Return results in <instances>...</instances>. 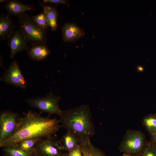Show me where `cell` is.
Listing matches in <instances>:
<instances>
[{"mask_svg": "<svg viewBox=\"0 0 156 156\" xmlns=\"http://www.w3.org/2000/svg\"><path fill=\"white\" fill-rule=\"evenodd\" d=\"M19 127L11 137L0 143V147L15 144L24 140L32 138H44L55 135L61 127L56 118L44 117L36 113L29 111L23 113Z\"/></svg>", "mask_w": 156, "mask_h": 156, "instance_id": "6da1fadb", "label": "cell"}, {"mask_svg": "<svg viewBox=\"0 0 156 156\" xmlns=\"http://www.w3.org/2000/svg\"><path fill=\"white\" fill-rule=\"evenodd\" d=\"M59 116L61 127L75 136L80 143L90 140L94 135L95 127L87 105L62 111Z\"/></svg>", "mask_w": 156, "mask_h": 156, "instance_id": "7a4b0ae2", "label": "cell"}, {"mask_svg": "<svg viewBox=\"0 0 156 156\" xmlns=\"http://www.w3.org/2000/svg\"><path fill=\"white\" fill-rule=\"evenodd\" d=\"M150 144V142L147 141L144 134L141 131L128 130L118 149L123 153H128L133 156H141Z\"/></svg>", "mask_w": 156, "mask_h": 156, "instance_id": "3957f363", "label": "cell"}, {"mask_svg": "<svg viewBox=\"0 0 156 156\" xmlns=\"http://www.w3.org/2000/svg\"><path fill=\"white\" fill-rule=\"evenodd\" d=\"M18 18L19 29L28 43L31 46L46 43L47 40V30L37 25L26 13Z\"/></svg>", "mask_w": 156, "mask_h": 156, "instance_id": "277c9868", "label": "cell"}, {"mask_svg": "<svg viewBox=\"0 0 156 156\" xmlns=\"http://www.w3.org/2000/svg\"><path fill=\"white\" fill-rule=\"evenodd\" d=\"M60 100V96L54 95L51 91L43 97L27 99L26 101L31 107L38 109L40 111V114L46 112L49 117L54 114L60 116L62 113V111L58 105Z\"/></svg>", "mask_w": 156, "mask_h": 156, "instance_id": "5b68a950", "label": "cell"}, {"mask_svg": "<svg viewBox=\"0 0 156 156\" xmlns=\"http://www.w3.org/2000/svg\"><path fill=\"white\" fill-rule=\"evenodd\" d=\"M21 117L16 113L9 110L2 112L0 115V143L12 136L20 124Z\"/></svg>", "mask_w": 156, "mask_h": 156, "instance_id": "8992f818", "label": "cell"}, {"mask_svg": "<svg viewBox=\"0 0 156 156\" xmlns=\"http://www.w3.org/2000/svg\"><path fill=\"white\" fill-rule=\"evenodd\" d=\"M52 136L42 138L38 142L34 154L39 156H62L65 154L61 141Z\"/></svg>", "mask_w": 156, "mask_h": 156, "instance_id": "52a82bcc", "label": "cell"}, {"mask_svg": "<svg viewBox=\"0 0 156 156\" xmlns=\"http://www.w3.org/2000/svg\"><path fill=\"white\" fill-rule=\"evenodd\" d=\"M8 84L21 88H26V83L19 68L18 64L16 60L12 61L0 79Z\"/></svg>", "mask_w": 156, "mask_h": 156, "instance_id": "ba28073f", "label": "cell"}, {"mask_svg": "<svg viewBox=\"0 0 156 156\" xmlns=\"http://www.w3.org/2000/svg\"><path fill=\"white\" fill-rule=\"evenodd\" d=\"M8 45L10 49V58H13L15 55L28 50L29 47L20 29H15L8 39Z\"/></svg>", "mask_w": 156, "mask_h": 156, "instance_id": "9c48e42d", "label": "cell"}, {"mask_svg": "<svg viewBox=\"0 0 156 156\" xmlns=\"http://www.w3.org/2000/svg\"><path fill=\"white\" fill-rule=\"evenodd\" d=\"M61 29L62 40L65 42L75 41L85 34L83 30L73 23H66Z\"/></svg>", "mask_w": 156, "mask_h": 156, "instance_id": "30bf717a", "label": "cell"}, {"mask_svg": "<svg viewBox=\"0 0 156 156\" xmlns=\"http://www.w3.org/2000/svg\"><path fill=\"white\" fill-rule=\"evenodd\" d=\"M3 7L9 14L18 17L27 11L36 10L34 5H26L16 0H8Z\"/></svg>", "mask_w": 156, "mask_h": 156, "instance_id": "8fae6325", "label": "cell"}, {"mask_svg": "<svg viewBox=\"0 0 156 156\" xmlns=\"http://www.w3.org/2000/svg\"><path fill=\"white\" fill-rule=\"evenodd\" d=\"M16 26L11 15L1 14L0 15V40L7 39L11 36Z\"/></svg>", "mask_w": 156, "mask_h": 156, "instance_id": "7c38bea8", "label": "cell"}, {"mask_svg": "<svg viewBox=\"0 0 156 156\" xmlns=\"http://www.w3.org/2000/svg\"><path fill=\"white\" fill-rule=\"evenodd\" d=\"M50 53L51 51L46 43L31 46L27 53L31 59L37 61L44 60Z\"/></svg>", "mask_w": 156, "mask_h": 156, "instance_id": "4fadbf2b", "label": "cell"}, {"mask_svg": "<svg viewBox=\"0 0 156 156\" xmlns=\"http://www.w3.org/2000/svg\"><path fill=\"white\" fill-rule=\"evenodd\" d=\"M38 2L43 9L49 27L52 31L55 30L57 28L58 16V11L56 6L47 5L46 3H41L39 1Z\"/></svg>", "mask_w": 156, "mask_h": 156, "instance_id": "5bb4252c", "label": "cell"}, {"mask_svg": "<svg viewBox=\"0 0 156 156\" xmlns=\"http://www.w3.org/2000/svg\"><path fill=\"white\" fill-rule=\"evenodd\" d=\"M83 156H106L103 152L94 146L90 140L80 143Z\"/></svg>", "mask_w": 156, "mask_h": 156, "instance_id": "9a60e30c", "label": "cell"}, {"mask_svg": "<svg viewBox=\"0 0 156 156\" xmlns=\"http://www.w3.org/2000/svg\"><path fill=\"white\" fill-rule=\"evenodd\" d=\"M60 141L64 150L68 152L76 149L79 146L80 142L77 138L67 132L63 136Z\"/></svg>", "mask_w": 156, "mask_h": 156, "instance_id": "2e32d148", "label": "cell"}, {"mask_svg": "<svg viewBox=\"0 0 156 156\" xmlns=\"http://www.w3.org/2000/svg\"><path fill=\"white\" fill-rule=\"evenodd\" d=\"M42 138H29L22 140L16 144L22 150L28 153L35 154L36 146L38 142Z\"/></svg>", "mask_w": 156, "mask_h": 156, "instance_id": "e0dca14e", "label": "cell"}, {"mask_svg": "<svg viewBox=\"0 0 156 156\" xmlns=\"http://www.w3.org/2000/svg\"><path fill=\"white\" fill-rule=\"evenodd\" d=\"M141 123L150 136L156 133V113L145 116L142 119Z\"/></svg>", "mask_w": 156, "mask_h": 156, "instance_id": "ac0fdd59", "label": "cell"}, {"mask_svg": "<svg viewBox=\"0 0 156 156\" xmlns=\"http://www.w3.org/2000/svg\"><path fill=\"white\" fill-rule=\"evenodd\" d=\"M3 148L5 156H34V154L22 150L16 144L7 146Z\"/></svg>", "mask_w": 156, "mask_h": 156, "instance_id": "d6986e66", "label": "cell"}, {"mask_svg": "<svg viewBox=\"0 0 156 156\" xmlns=\"http://www.w3.org/2000/svg\"><path fill=\"white\" fill-rule=\"evenodd\" d=\"M31 18L40 28L46 30L49 29V27L43 10L40 14L33 16Z\"/></svg>", "mask_w": 156, "mask_h": 156, "instance_id": "ffe728a7", "label": "cell"}, {"mask_svg": "<svg viewBox=\"0 0 156 156\" xmlns=\"http://www.w3.org/2000/svg\"><path fill=\"white\" fill-rule=\"evenodd\" d=\"M141 156H156V149L150 142Z\"/></svg>", "mask_w": 156, "mask_h": 156, "instance_id": "44dd1931", "label": "cell"}, {"mask_svg": "<svg viewBox=\"0 0 156 156\" xmlns=\"http://www.w3.org/2000/svg\"><path fill=\"white\" fill-rule=\"evenodd\" d=\"M42 1L46 4H54L56 5L59 4H62L69 6L67 1L65 0H43Z\"/></svg>", "mask_w": 156, "mask_h": 156, "instance_id": "7402d4cb", "label": "cell"}, {"mask_svg": "<svg viewBox=\"0 0 156 156\" xmlns=\"http://www.w3.org/2000/svg\"><path fill=\"white\" fill-rule=\"evenodd\" d=\"M150 142L156 149V133L151 135Z\"/></svg>", "mask_w": 156, "mask_h": 156, "instance_id": "603a6c76", "label": "cell"}, {"mask_svg": "<svg viewBox=\"0 0 156 156\" xmlns=\"http://www.w3.org/2000/svg\"><path fill=\"white\" fill-rule=\"evenodd\" d=\"M79 148V146L76 149L70 152H68L67 154L68 156H77L78 151Z\"/></svg>", "mask_w": 156, "mask_h": 156, "instance_id": "cb8c5ba5", "label": "cell"}, {"mask_svg": "<svg viewBox=\"0 0 156 156\" xmlns=\"http://www.w3.org/2000/svg\"><path fill=\"white\" fill-rule=\"evenodd\" d=\"M77 156H83L80 147L78 151Z\"/></svg>", "mask_w": 156, "mask_h": 156, "instance_id": "d4e9b609", "label": "cell"}, {"mask_svg": "<svg viewBox=\"0 0 156 156\" xmlns=\"http://www.w3.org/2000/svg\"><path fill=\"white\" fill-rule=\"evenodd\" d=\"M122 156H133L128 153H123Z\"/></svg>", "mask_w": 156, "mask_h": 156, "instance_id": "484cf974", "label": "cell"}, {"mask_svg": "<svg viewBox=\"0 0 156 156\" xmlns=\"http://www.w3.org/2000/svg\"><path fill=\"white\" fill-rule=\"evenodd\" d=\"M8 0H0V3H3V2H6L7 3Z\"/></svg>", "mask_w": 156, "mask_h": 156, "instance_id": "4316f807", "label": "cell"}, {"mask_svg": "<svg viewBox=\"0 0 156 156\" xmlns=\"http://www.w3.org/2000/svg\"><path fill=\"white\" fill-rule=\"evenodd\" d=\"M62 156H68L67 154H64V155H62Z\"/></svg>", "mask_w": 156, "mask_h": 156, "instance_id": "83f0119b", "label": "cell"}, {"mask_svg": "<svg viewBox=\"0 0 156 156\" xmlns=\"http://www.w3.org/2000/svg\"><path fill=\"white\" fill-rule=\"evenodd\" d=\"M34 156H39L38 155H37L36 154H34Z\"/></svg>", "mask_w": 156, "mask_h": 156, "instance_id": "f1b7e54d", "label": "cell"}, {"mask_svg": "<svg viewBox=\"0 0 156 156\" xmlns=\"http://www.w3.org/2000/svg\"><path fill=\"white\" fill-rule=\"evenodd\" d=\"M1 156H5L4 155Z\"/></svg>", "mask_w": 156, "mask_h": 156, "instance_id": "f546056e", "label": "cell"}]
</instances>
